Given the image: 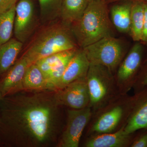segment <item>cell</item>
I'll use <instances>...</instances> for the list:
<instances>
[{
  "label": "cell",
  "mask_w": 147,
  "mask_h": 147,
  "mask_svg": "<svg viewBox=\"0 0 147 147\" xmlns=\"http://www.w3.org/2000/svg\"><path fill=\"white\" fill-rule=\"evenodd\" d=\"M90 103L93 113L120 93L115 75L103 66L90 64L86 76Z\"/></svg>",
  "instance_id": "5"
},
{
  "label": "cell",
  "mask_w": 147,
  "mask_h": 147,
  "mask_svg": "<svg viewBox=\"0 0 147 147\" xmlns=\"http://www.w3.org/2000/svg\"><path fill=\"white\" fill-rule=\"evenodd\" d=\"M34 0H18L15 6L13 33L23 44L32 36L38 26Z\"/></svg>",
  "instance_id": "9"
},
{
  "label": "cell",
  "mask_w": 147,
  "mask_h": 147,
  "mask_svg": "<svg viewBox=\"0 0 147 147\" xmlns=\"http://www.w3.org/2000/svg\"><path fill=\"white\" fill-rule=\"evenodd\" d=\"M79 48L55 53L35 63L51 85L56 86L63 75L69 63Z\"/></svg>",
  "instance_id": "11"
},
{
  "label": "cell",
  "mask_w": 147,
  "mask_h": 147,
  "mask_svg": "<svg viewBox=\"0 0 147 147\" xmlns=\"http://www.w3.org/2000/svg\"><path fill=\"white\" fill-rule=\"evenodd\" d=\"M62 106L55 91H21L0 101V143L9 147H40L57 144Z\"/></svg>",
  "instance_id": "1"
},
{
  "label": "cell",
  "mask_w": 147,
  "mask_h": 147,
  "mask_svg": "<svg viewBox=\"0 0 147 147\" xmlns=\"http://www.w3.org/2000/svg\"><path fill=\"white\" fill-rule=\"evenodd\" d=\"M15 6L0 13V46L11 38L14 29Z\"/></svg>",
  "instance_id": "22"
},
{
  "label": "cell",
  "mask_w": 147,
  "mask_h": 147,
  "mask_svg": "<svg viewBox=\"0 0 147 147\" xmlns=\"http://www.w3.org/2000/svg\"><path fill=\"white\" fill-rule=\"evenodd\" d=\"M82 49L90 64L105 67L114 75L127 53L123 40L114 36L103 38Z\"/></svg>",
  "instance_id": "6"
},
{
  "label": "cell",
  "mask_w": 147,
  "mask_h": 147,
  "mask_svg": "<svg viewBox=\"0 0 147 147\" xmlns=\"http://www.w3.org/2000/svg\"><path fill=\"white\" fill-rule=\"evenodd\" d=\"M133 102L134 96L119 94L93 113L88 124L87 137L115 132L123 127L128 119Z\"/></svg>",
  "instance_id": "4"
},
{
  "label": "cell",
  "mask_w": 147,
  "mask_h": 147,
  "mask_svg": "<svg viewBox=\"0 0 147 147\" xmlns=\"http://www.w3.org/2000/svg\"><path fill=\"white\" fill-rule=\"evenodd\" d=\"M41 24L47 25L59 18L64 0H38Z\"/></svg>",
  "instance_id": "21"
},
{
  "label": "cell",
  "mask_w": 147,
  "mask_h": 147,
  "mask_svg": "<svg viewBox=\"0 0 147 147\" xmlns=\"http://www.w3.org/2000/svg\"><path fill=\"white\" fill-rule=\"evenodd\" d=\"M31 64L26 58L22 55L5 73L0 76V92L2 96L24 90V76Z\"/></svg>",
  "instance_id": "12"
},
{
  "label": "cell",
  "mask_w": 147,
  "mask_h": 147,
  "mask_svg": "<svg viewBox=\"0 0 147 147\" xmlns=\"http://www.w3.org/2000/svg\"><path fill=\"white\" fill-rule=\"evenodd\" d=\"M92 115V111L89 107L81 109H68L66 124L57 146L79 147L83 131L89 123Z\"/></svg>",
  "instance_id": "7"
},
{
  "label": "cell",
  "mask_w": 147,
  "mask_h": 147,
  "mask_svg": "<svg viewBox=\"0 0 147 147\" xmlns=\"http://www.w3.org/2000/svg\"><path fill=\"white\" fill-rule=\"evenodd\" d=\"M144 21V2H132L129 34L133 40L141 41Z\"/></svg>",
  "instance_id": "20"
},
{
  "label": "cell",
  "mask_w": 147,
  "mask_h": 147,
  "mask_svg": "<svg viewBox=\"0 0 147 147\" xmlns=\"http://www.w3.org/2000/svg\"><path fill=\"white\" fill-rule=\"evenodd\" d=\"M147 128V92L134 96L133 106L124 127L127 133L134 134L139 129Z\"/></svg>",
  "instance_id": "14"
},
{
  "label": "cell",
  "mask_w": 147,
  "mask_h": 147,
  "mask_svg": "<svg viewBox=\"0 0 147 147\" xmlns=\"http://www.w3.org/2000/svg\"><path fill=\"white\" fill-rule=\"evenodd\" d=\"M44 26L35 35L22 55L31 64L58 52L79 48L70 24L60 20Z\"/></svg>",
  "instance_id": "2"
},
{
  "label": "cell",
  "mask_w": 147,
  "mask_h": 147,
  "mask_svg": "<svg viewBox=\"0 0 147 147\" xmlns=\"http://www.w3.org/2000/svg\"><path fill=\"white\" fill-rule=\"evenodd\" d=\"M143 47L141 43L134 44L120 64L115 74L119 92L127 94L134 86L136 76L142 64Z\"/></svg>",
  "instance_id": "8"
},
{
  "label": "cell",
  "mask_w": 147,
  "mask_h": 147,
  "mask_svg": "<svg viewBox=\"0 0 147 147\" xmlns=\"http://www.w3.org/2000/svg\"><path fill=\"white\" fill-rule=\"evenodd\" d=\"M18 0H0V13L9 10L16 6Z\"/></svg>",
  "instance_id": "23"
},
{
  "label": "cell",
  "mask_w": 147,
  "mask_h": 147,
  "mask_svg": "<svg viewBox=\"0 0 147 147\" xmlns=\"http://www.w3.org/2000/svg\"><path fill=\"white\" fill-rule=\"evenodd\" d=\"M108 5L104 0H92L81 18L71 24V32L79 48L114 36Z\"/></svg>",
  "instance_id": "3"
},
{
  "label": "cell",
  "mask_w": 147,
  "mask_h": 147,
  "mask_svg": "<svg viewBox=\"0 0 147 147\" xmlns=\"http://www.w3.org/2000/svg\"><path fill=\"white\" fill-rule=\"evenodd\" d=\"M124 127L112 133H102L88 136L84 143L86 147H126L130 146L132 134L127 133Z\"/></svg>",
  "instance_id": "15"
},
{
  "label": "cell",
  "mask_w": 147,
  "mask_h": 147,
  "mask_svg": "<svg viewBox=\"0 0 147 147\" xmlns=\"http://www.w3.org/2000/svg\"><path fill=\"white\" fill-rule=\"evenodd\" d=\"M146 86H147V70L139 79H137L133 87L143 88Z\"/></svg>",
  "instance_id": "26"
},
{
  "label": "cell",
  "mask_w": 147,
  "mask_h": 147,
  "mask_svg": "<svg viewBox=\"0 0 147 147\" xmlns=\"http://www.w3.org/2000/svg\"><path fill=\"white\" fill-rule=\"evenodd\" d=\"M130 147H147V132L142 134L141 136L133 140Z\"/></svg>",
  "instance_id": "24"
},
{
  "label": "cell",
  "mask_w": 147,
  "mask_h": 147,
  "mask_svg": "<svg viewBox=\"0 0 147 147\" xmlns=\"http://www.w3.org/2000/svg\"><path fill=\"white\" fill-rule=\"evenodd\" d=\"M112 6L109 13L113 26L118 31L122 33L129 34L130 17L132 2L121 1Z\"/></svg>",
  "instance_id": "16"
},
{
  "label": "cell",
  "mask_w": 147,
  "mask_h": 147,
  "mask_svg": "<svg viewBox=\"0 0 147 147\" xmlns=\"http://www.w3.org/2000/svg\"><path fill=\"white\" fill-rule=\"evenodd\" d=\"M92 0H64L59 18L70 24L79 20Z\"/></svg>",
  "instance_id": "19"
},
{
  "label": "cell",
  "mask_w": 147,
  "mask_h": 147,
  "mask_svg": "<svg viewBox=\"0 0 147 147\" xmlns=\"http://www.w3.org/2000/svg\"><path fill=\"white\" fill-rule=\"evenodd\" d=\"M141 41L147 43V2H144V21Z\"/></svg>",
  "instance_id": "25"
},
{
  "label": "cell",
  "mask_w": 147,
  "mask_h": 147,
  "mask_svg": "<svg viewBox=\"0 0 147 147\" xmlns=\"http://www.w3.org/2000/svg\"><path fill=\"white\" fill-rule=\"evenodd\" d=\"M2 97V95L1 93V92H0V101H1V99Z\"/></svg>",
  "instance_id": "28"
},
{
  "label": "cell",
  "mask_w": 147,
  "mask_h": 147,
  "mask_svg": "<svg viewBox=\"0 0 147 147\" xmlns=\"http://www.w3.org/2000/svg\"><path fill=\"white\" fill-rule=\"evenodd\" d=\"M90 63L82 48H79L57 84L55 91L61 89L78 79L86 77Z\"/></svg>",
  "instance_id": "13"
},
{
  "label": "cell",
  "mask_w": 147,
  "mask_h": 147,
  "mask_svg": "<svg viewBox=\"0 0 147 147\" xmlns=\"http://www.w3.org/2000/svg\"><path fill=\"white\" fill-rule=\"evenodd\" d=\"M140 1L142 2H147V0H104V1L108 4L112 3H116L117 2L121 1Z\"/></svg>",
  "instance_id": "27"
},
{
  "label": "cell",
  "mask_w": 147,
  "mask_h": 147,
  "mask_svg": "<svg viewBox=\"0 0 147 147\" xmlns=\"http://www.w3.org/2000/svg\"><path fill=\"white\" fill-rule=\"evenodd\" d=\"M55 96L58 104L61 106L73 109L88 107L90 94L86 77L76 80L64 88L55 91Z\"/></svg>",
  "instance_id": "10"
},
{
  "label": "cell",
  "mask_w": 147,
  "mask_h": 147,
  "mask_svg": "<svg viewBox=\"0 0 147 147\" xmlns=\"http://www.w3.org/2000/svg\"><path fill=\"white\" fill-rule=\"evenodd\" d=\"M23 43L15 38L0 46V76L10 68L18 59Z\"/></svg>",
  "instance_id": "18"
},
{
  "label": "cell",
  "mask_w": 147,
  "mask_h": 147,
  "mask_svg": "<svg viewBox=\"0 0 147 147\" xmlns=\"http://www.w3.org/2000/svg\"><path fill=\"white\" fill-rule=\"evenodd\" d=\"M23 88L24 90L27 91H51L44 74L35 63L30 65L27 69Z\"/></svg>",
  "instance_id": "17"
}]
</instances>
